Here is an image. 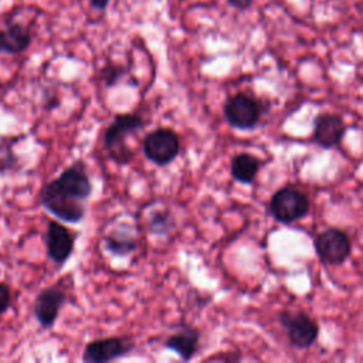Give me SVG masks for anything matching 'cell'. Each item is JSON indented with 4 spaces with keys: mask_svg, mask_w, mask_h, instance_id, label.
<instances>
[{
    "mask_svg": "<svg viewBox=\"0 0 363 363\" xmlns=\"http://www.w3.org/2000/svg\"><path fill=\"white\" fill-rule=\"evenodd\" d=\"M64 302L65 294L60 286H47L41 289L35 296L33 308L37 322L45 329L52 328Z\"/></svg>",
    "mask_w": 363,
    "mask_h": 363,
    "instance_id": "cell-9",
    "label": "cell"
},
{
    "mask_svg": "<svg viewBox=\"0 0 363 363\" xmlns=\"http://www.w3.org/2000/svg\"><path fill=\"white\" fill-rule=\"evenodd\" d=\"M92 183L82 162L65 167L40 190L41 206L65 223H79L85 216V201L92 193Z\"/></svg>",
    "mask_w": 363,
    "mask_h": 363,
    "instance_id": "cell-1",
    "label": "cell"
},
{
    "mask_svg": "<svg viewBox=\"0 0 363 363\" xmlns=\"http://www.w3.org/2000/svg\"><path fill=\"white\" fill-rule=\"evenodd\" d=\"M224 116L234 128L251 129L261 118V105L254 96L245 92H238L225 101Z\"/></svg>",
    "mask_w": 363,
    "mask_h": 363,
    "instance_id": "cell-6",
    "label": "cell"
},
{
    "mask_svg": "<svg viewBox=\"0 0 363 363\" xmlns=\"http://www.w3.org/2000/svg\"><path fill=\"white\" fill-rule=\"evenodd\" d=\"M345 133V123L340 116L322 113L315 119L313 139L323 147L337 146Z\"/></svg>",
    "mask_w": 363,
    "mask_h": 363,
    "instance_id": "cell-13",
    "label": "cell"
},
{
    "mask_svg": "<svg viewBox=\"0 0 363 363\" xmlns=\"http://www.w3.org/2000/svg\"><path fill=\"white\" fill-rule=\"evenodd\" d=\"M261 166V160L250 153H238L231 160V174L240 183H251Z\"/></svg>",
    "mask_w": 363,
    "mask_h": 363,
    "instance_id": "cell-14",
    "label": "cell"
},
{
    "mask_svg": "<svg viewBox=\"0 0 363 363\" xmlns=\"http://www.w3.org/2000/svg\"><path fill=\"white\" fill-rule=\"evenodd\" d=\"M269 208L278 221L289 224L302 218L309 211V200L301 190L286 186L271 197Z\"/></svg>",
    "mask_w": 363,
    "mask_h": 363,
    "instance_id": "cell-4",
    "label": "cell"
},
{
    "mask_svg": "<svg viewBox=\"0 0 363 363\" xmlns=\"http://www.w3.org/2000/svg\"><path fill=\"white\" fill-rule=\"evenodd\" d=\"M349 235L337 228H328L315 238V250L318 257L328 264H340L350 254Z\"/></svg>",
    "mask_w": 363,
    "mask_h": 363,
    "instance_id": "cell-7",
    "label": "cell"
},
{
    "mask_svg": "<svg viewBox=\"0 0 363 363\" xmlns=\"http://www.w3.org/2000/svg\"><path fill=\"white\" fill-rule=\"evenodd\" d=\"M281 323L284 325L291 343L296 347H309L318 337V325L306 313L284 312L281 315Z\"/></svg>",
    "mask_w": 363,
    "mask_h": 363,
    "instance_id": "cell-8",
    "label": "cell"
},
{
    "mask_svg": "<svg viewBox=\"0 0 363 363\" xmlns=\"http://www.w3.org/2000/svg\"><path fill=\"white\" fill-rule=\"evenodd\" d=\"M173 227V218L169 213L155 211L147 223V228L155 235H164Z\"/></svg>",
    "mask_w": 363,
    "mask_h": 363,
    "instance_id": "cell-16",
    "label": "cell"
},
{
    "mask_svg": "<svg viewBox=\"0 0 363 363\" xmlns=\"http://www.w3.org/2000/svg\"><path fill=\"white\" fill-rule=\"evenodd\" d=\"M133 349V339L126 336H109L86 343L81 359L85 363H105L128 356Z\"/></svg>",
    "mask_w": 363,
    "mask_h": 363,
    "instance_id": "cell-5",
    "label": "cell"
},
{
    "mask_svg": "<svg viewBox=\"0 0 363 363\" xmlns=\"http://www.w3.org/2000/svg\"><path fill=\"white\" fill-rule=\"evenodd\" d=\"M11 305V291L6 282H0V316L9 311Z\"/></svg>",
    "mask_w": 363,
    "mask_h": 363,
    "instance_id": "cell-18",
    "label": "cell"
},
{
    "mask_svg": "<svg viewBox=\"0 0 363 363\" xmlns=\"http://www.w3.org/2000/svg\"><path fill=\"white\" fill-rule=\"evenodd\" d=\"M145 119L139 113H121L113 118L104 133V149L108 157L118 164H128L133 152L126 145V138L145 128Z\"/></svg>",
    "mask_w": 363,
    "mask_h": 363,
    "instance_id": "cell-2",
    "label": "cell"
},
{
    "mask_svg": "<svg viewBox=\"0 0 363 363\" xmlns=\"http://www.w3.org/2000/svg\"><path fill=\"white\" fill-rule=\"evenodd\" d=\"M227 3H228L231 7L244 11V10H248V9L252 6L254 0H227Z\"/></svg>",
    "mask_w": 363,
    "mask_h": 363,
    "instance_id": "cell-19",
    "label": "cell"
},
{
    "mask_svg": "<svg viewBox=\"0 0 363 363\" xmlns=\"http://www.w3.org/2000/svg\"><path fill=\"white\" fill-rule=\"evenodd\" d=\"M31 30L16 21H9L0 28V54H20L31 44Z\"/></svg>",
    "mask_w": 363,
    "mask_h": 363,
    "instance_id": "cell-12",
    "label": "cell"
},
{
    "mask_svg": "<svg viewBox=\"0 0 363 363\" xmlns=\"http://www.w3.org/2000/svg\"><path fill=\"white\" fill-rule=\"evenodd\" d=\"M111 0H91V6L96 10H106V7L109 6Z\"/></svg>",
    "mask_w": 363,
    "mask_h": 363,
    "instance_id": "cell-20",
    "label": "cell"
},
{
    "mask_svg": "<svg viewBox=\"0 0 363 363\" xmlns=\"http://www.w3.org/2000/svg\"><path fill=\"white\" fill-rule=\"evenodd\" d=\"M125 69L121 67V65H116V64H108L104 67V69L101 71V79L108 85H113L116 84L122 75H123Z\"/></svg>",
    "mask_w": 363,
    "mask_h": 363,
    "instance_id": "cell-17",
    "label": "cell"
},
{
    "mask_svg": "<svg viewBox=\"0 0 363 363\" xmlns=\"http://www.w3.org/2000/svg\"><path fill=\"white\" fill-rule=\"evenodd\" d=\"M45 245L48 258L52 262L62 265L74 251V235L61 223L48 221L45 231Z\"/></svg>",
    "mask_w": 363,
    "mask_h": 363,
    "instance_id": "cell-10",
    "label": "cell"
},
{
    "mask_svg": "<svg viewBox=\"0 0 363 363\" xmlns=\"http://www.w3.org/2000/svg\"><path fill=\"white\" fill-rule=\"evenodd\" d=\"M200 332L189 325H183L173 333H170L163 346L174 353H177L183 360H191L199 350Z\"/></svg>",
    "mask_w": 363,
    "mask_h": 363,
    "instance_id": "cell-11",
    "label": "cell"
},
{
    "mask_svg": "<svg viewBox=\"0 0 363 363\" xmlns=\"http://www.w3.org/2000/svg\"><path fill=\"white\" fill-rule=\"evenodd\" d=\"M104 241H105L106 250L118 257L129 255L138 250V240L129 231L115 230V231L109 233L104 238Z\"/></svg>",
    "mask_w": 363,
    "mask_h": 363,
    "instance_id": "cell-15",
    "label": "cell"
},
{
    "mask_svg": "<svg viewBox=\"0 0 363 363\" xmlns=\"http://www.w3.org/2000/svg\"><path fill=\"white\" fill-rule=\"evenodd\" d=\"M142 150L146 159L157 166L172 163L180 152V138L170 128H157L145 135Z\"/></svg>",
    "mask_w": 363,
    "mask_h": 363,
    "instance_id": "cell-3",
    "label": "cell"
}]
</instances>
